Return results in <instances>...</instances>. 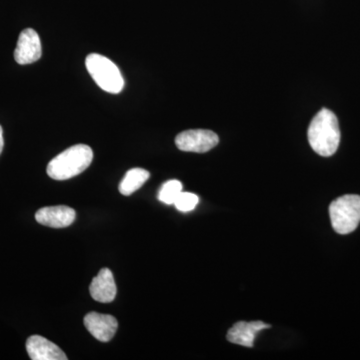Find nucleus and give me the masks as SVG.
<instances>
[{
	"label": "nucleus",
	"mask_w": 360,
	"mask_h": 360,
	"mask_svg": "<svg viewBox=\"0 0 360 360\" xmlns=\"http://www.w3.org/2000/svg\"><path fill=\"white\" fill-rule=\"evenodd\" d=\"M329 215L338 233H352L360 222V196L347 194L336 198L329 205Z\"/></svg>",
	"instance_id": "nucleus-4"
},
{
	"label": "nucleus",
	"mask_w": 360,
	"mask_h": 360,
	"mask_svg": "<svg viewBox=\"0 0 360 360\" xmlns=\"http://www.w3.org/2000/svg\"><path fill=\"white\" fill-rule=\"evenodd\" d=\"M182 193V184L179 180H169L161 186L158 200L167 205H174L175 200Z\"/></svg>",
	"instance_id": "nucleus-13"
},
{
	"label": "nucleus",
	"mask_w": 360,
	"mask_h": 360,
	"mask_svg": "<svg viewBox=\"0 0 360 360\" xmlns=\"http://www.w3.org/2000/svg\"><path fill=\"white\" fill-rule=\"evenodd\" d=\"M90 295L98 302L108 303L115 300L116 284L112 272L108 269H103L92 279L89 286Z\"/></svg>",
	"instance_id": "nucleus-11"
},
{
	"label": "nucleus",
	"mask_w": 360,
	"mask_h": 360,
	"mask_svg": "<svg viewBox=\"0 0 360 360\" xmlns=\"http://www.w3.org/2000/svg\"><path fill=\"white\" fill-rule=\"evenodd\" d=\"M94 160V151L89 146L77 144L56 156L47 165V174L52 179H72L84 172Z\"/></svg>",
	"instance_id": "nucleus-2"
},
{
	"label": "nucleus",
	"mask_w": 360,
	"mask_h": 360,
	"mask_svg": "<svg viewBox=\"0 0 360 360\" xmlns=\"http://www.w3.org/2000/svg\"><path fill=\"white\" fill-rule=\"evenodd\" d=\"M41 58V42L37 32L32 28L20 33L14 51V58L18 65H25L35 63Z\"/></svg>",
	"instance_id": "nucleus-6"
},
{
	"label": "nucleus",
	"mask_w": 360,
	"mask_h": 360,
	"mask_svg": "<svg viewBox=\"0 0 360 360\" xmlns=\"http://www.w3.org/2000/svg\"><path fill=\"white\" fill-rule=\"evenodd\" d=\"M200 198L196 194L191 193H184L179 194V198L175 200L174 205L176 210L181 212H188L193 210L198 205Z\"/></svg>",
	"instance_id": "nucleus-14"
},
{
	"label": "nucleus",
	"mask_w": 360,
	"mask_h": 360,
	"mask_svg": "<svg viewBox=\"0 0 360 360\" xmlns=\"http://www.w3.org/2000/svg\"><path fill=\"white\" fill-rule=\"evenodd\" d=\"M85 65L96 84L110 94H120L124 87V80L117 66L105 56L91 53L85 59Z\"/></svg>",
	"instance_id": "nucleus-3"
},
{
	"label": "nucleus",
	"mask_w": 360,
	"mask_h": 360,
	"mask_svg": "<svg viewBox=\"0 0 360 360\" xmlns=\"http://www.w3.org/2000/svg\"><path fill=\"white\" fill-rule=\"evenodd\" d=\"M26 350L32 360H66L65 352L53 342L40 335H32L26 341Z\"/></svg>",
	"instance_id": "nucleus-10"
},
{
	"label": "nucleus",
	"mask_w": 360,
	"mask_h": 360,
	"mask_svg": "<svg viewBox=\"0 0 360 360\" xmlns=\"http://www.w3.org/2000/svg\"><path fill=\"white\" fill-rule=\"evenodd\" d=\"M84 326L90 335L103 342L112 340L118 328L117 321L115 317L97 312H89L85 315Z\"/></svg>",
	"instance_id": "nucleus-7"
},
{
	"label": "nucleus",
	"mask_w": 360,
	"mask_h": 360,
	"mask_svg": "<svg viewBox=\"0 0 360 360\" xmlns=\"http://www.w3.org/2000/svg\"><path fill=\"white\" fill-rule=\"evenodd\" d=\"M266 328H270L269 324L262 321H240L229 329L226 338L234 345L252 347L258 333Z\"/></svg>",
	"instance_id": "nucleus-9"
},
{
	"label": "nucleus",
	"mask_w": 360,
	"mask_h": 360,
	"mask_svg": "<svg viewBox=\"0 0 360 360\" xmlns=\"http://www.w3.org/2000/svg\"><path fill=\"white\" fill-rule=\"evenodd\" d=\"M149 176L150 174L148 170L143 168H132L127 172L120 182V188H118L120 193L125 196L131 195L148 181Z\"/></svg>",
	"instance_id": "nucleus-12"
},
{
	"label": "nucleus",
	"mask_w": 360,
	"mask_h": 360,
	"mask_svg": "<svg viewBox=\"0 0 360 360\" xmlns=\"http://www.w3.org/2000/svg\"><path fill=\"white\" fill-rule=\"evenodd\" d=\"M217 134L207 129H191L181 132L175 139L177 148L186 153H205L219 144Z\"/></svg>",
	"instance_id": "nucleus-5"
},
{
	"label": "nucleus",
	"mask_w": 360,
	"mask_h": 360,
	"mask_svg": "<svg viewBox=\"0 0 360 360\" xmlns=\"http://www.w3.org/2000/svg\"><path fill=\"white\" fill-rule=\"evenodd\" d=\"M4 130H2L1 125H0V155H1L2 149H4Z\"/></svg>",
	"instance_id": "nucleus-15"
},
{
	"label": "nucleus",
	"mask_w": 360,
	"mask_h": 360,
	"mask_svg": "<svg viewBox=\"0 0 360 360\" xmlns=\"http://www.w3.org/2000/svg\"><path fill=\"white\" fill-rule=\"evenodd\" d=\"M75 210L65 205L49 206L35 213V219L39 224L53 229L70 226L75 221Z\"/></svg>",
	"instance_id": "nucleus-8"
},
{
	"label": "nucleus",
	"mask_w": 360,
	"mask_h": 360,
	"mask_svg": "<svg viewBox=\"0 0 360 360\" xmlns=\"http://www.w3.org/2000/svg\"><path fill=\"white\" fill-rule=\"evenodd\" d=\"M307 136L317 155L326 158L335 155L340 142V124L335 113L326 108L319 111L310 122Z\"/></svg>",
	"instance_id": "nucleus-1"
}]
</instances>
